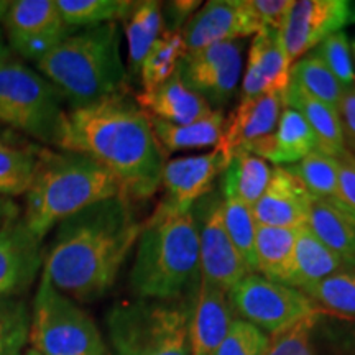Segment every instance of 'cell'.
<instances>
[{"mask_svg":"<svg viewBox=\"0 0 355 355\" xmlns=\"http://www.w3.org/2000/svg\"><path fill=\"white\" fill-rule=\"evenodd\" d=\"M186 53L188 50L180 32H171V30L163 32L162 37L146 53L144 63L140 66L139 74L144 91H150L170 79L176 73L178 64Z\"/></svg>","mask_w":355,"mask_h":355,"instance_id":"obj_33","label":"cell"},{"mask_svg":"<svg viewBox=\"0 0 355 355\" xmlns=\"http://www.w3.org/2000/svg\"><path fill=\"white\" fill-rule=\"evenodd\" d=\"M199 8H201V2H198V0H176V2L168 3V20L171 21L173 26H175L173 32H180L186 21H188Z\"/></svg>","mask_w":355,"mask_h":355,"instance_id":"obj_44","label":"cell"},{"mask_svg":"<svg viewBox=\"0 0 355 355\" xmlns=\"http://www.w3.org/2000/svg\"><path fill=\"white\" fill-rule=\"evenodd\" d=\"M8 58H10V48H8L2 28H0V63L7 61Z\"/></svg>","mask_w":355,"mask_h":355,"instance_id":"obj_47","label":"cell"},{"mask_svg":"<svg viewBox=\"0 0 355 355\" xmlns=\"http://www.w3.org/2000/svg\"><path fill=\"white\" fill-rule=\"evenodd\" d=\"M220 202V199H214L204 216L202 224L198 225L199 270L201 279L229 293L252 272L225 229Z\"/></svg>","mask_w":355,"mask_h":355,"instance_id":"obj_13","label":"cell"},{"mask_svg":"<svg viewBox=\"0 0 355 355\" xmlns=\"http://www.w3.org/2000/svg\"><path fill=\"white\" fill-rule=\"evenodd\" d=\"M122 194L115 178L87 155L40 148L21 219L40 241L76 212ZM123 196V194H122Z\"/></svg>","mask_w":355,"mask_h":355,"instance_id":"obj_4","label":"cell"},{"mask_svg":"<svg viewBox=\"0 0 355 355\" xmlns=\"http://www.w3.org/2000/svg\"><path fill=\"white\" fill-rule=\"evenodd\" d=\"M232 321L227 293L201 279L189 324L191 355H214Z\"/></svg>","mask_w":355,"mask_h":355,"instance_id":"obj_20","label":"cell"},{"mask_svg":"<svg viewBox=\"0 0 355 355\" xmlns=\"http://www.w3.org/2000/svg\"><path fill=\"white\" fill-rule=\"evenodd\" d=\"M40 146L0 144V194L20 196L28 189L37 168Z\"/></svg>","mask_w":355,"mask_h":355,"instance_id":"obj_34","label":"cell"},{"mask_svg":"<svg viewBox=\"0 0 355 355\" xmlns=\"http://www.w3.org/2000/svg\"><path fill=\"white\" fill-rule=\"evenodd\" d=\"M290 69L279 30H260L254 37L248 53L245 74L241 84V99H252L272 92L285 94L290 83Z\"/></svg>","mask_w":355,"mask_h":355,"instance_id":"obj_18","label":"cell"},{"mask_svg":"<svg viewBox=\"0 0 355 355\" xmlns=\"http://www.w3.org/2000/svg\"><path fill=\"white\" fill-rule=\"evenodd\" d=\"M286 170L296 176L311 198L332 201L337 188V173H339L337 158L314 150L295 165H288Z\"/></svg>","mask_w":355,"mask_h":355,"instance_id":"obj_36","label":"cell"},{"mask_svg":"<svg viewBox=\"0 0 355 355\" xmlns=\"http://www.w3.org/2000/svg\"><path fill=\"white\" fill-rule=\"evenodd\" d=\"M32 309L19 296H0V355H24Z\"/></svg>","mask_w":355,"mask_h":355,"instance_id":"obj_37","label":"cell"},{"mask_svg":"<svg viewBox=\"0 0 355 355\" xmlns=\"http://www.w3.org/2000/svg\"><path fill=\"white\" fill-rule=\"evenodd\" d=\"M28 344L42 355H107L94 319L43 273L33 300Z\"/></svg>","mask_w":355,"mask_h":355,"instance_id":"obj_8","label":"cell"},{"mask_svg":"<svg viewBox=\"0 0 355 355\" xmlns=\"http://www.w3.org/2000/svg\"><path fill=\"white\" fill-rule=\"evenodd\" d=\"M24 355H42V354H38L37 350H33V349H26L25 352H24Z\"/></svg>","mask_w":355,"mask_h":355,"instance_id":"obj_49","label":"cell"},{"mask_svg":"<svg viewBox=\"0 0 355 355\" xmlns=\"http://www.w3.org/2000/svg\"><path fill=\"white\" fill-rule=\"evenodd\" d=\"M352 48H354V53H355V42L352 43Z\"/></svg>","mask_w":355,"mask_h":355,"instance_id":"obj_51","label":"cell"},{"mask_svg":"<svg viewBox=\"0 0 355 355\" xmlns=\"http://www.w3.org/2000/svg\"><path fill=\"white\" fill-rule=\"evenodd\" d=\"M135 101L148 115L175 125L196 122L212 112L207 101L181 81L178 71L159 86L150 91H141Z\"/></svg>","mask_w":355,"mask_h":355,"instance_id":"obj_22","label":"cell"},{"mask_svg":"<svg viewBox=\"0 0 355 355\" xmlns=\"http://www.w3.org/2000/svg\"><path fill=\"white\" fill-rule=\"evenodd\" d=\"M63 96L19 60L0 63V125L40 144L60 148L66 125Z\"/></svg>","mask_w":355,"mask_h":355,"instance_id":"obj_7","label":"cell"},{"mask_svg":"<svg viewBox=\"0 0 355 355\" xmlns=\"http://www.w3.org/2000/svg\"><path fill=\"white\" fill-rule=\"evenodd\" d=\"M176 71L181 81L207 104L224 105L237 92L241 81L242 46L227 42L188 51Z\"/></svg>","mask_w":355,"mask_h":355,"instance_id":"obj_11","label":"cell"},{"mask_svg":"<svg viewBox=\"0 0 355 355\" xmlns=\"http://www.w3.org/2000/svg\"><path fill=\"white\" fill-rule=\"evenodd\" d=\"M201 282L199 230L193 211L162 201L141 225L130 286L140 300L176 301Z\"/></svg>","mask_w":355,"mask_h":355,"instance_id":"obj_3","label":"cell"},{"mask_svg":"<svg viewBox=\"0 0 355 355\" xmlns=\"http://www.w3.org/2000/svg\"><path fill=\"white\" fill-rule=\"evenodd\" d=\"M349 17L350 3L344 0L291 2L285 24L279 28L283 50L290 66L314 46H319L329 35L340 32Z\"/></svg>","mask_w":355,"mask_h":355,"instance_id":"obj_12","label":"cell"},{"mask_svg":"<svg viewBox=\"0 0 355 355\" xmlns=\"http://www.w3.org/2000/svg\"><path fill=\"white\" fill-rule=\"evenodd\" d=\"M306 227L347 268H355V220L326 199H313Z\"/></svg>","mask_w":355,"mask_h":355,"instance_id":"obj_24","label":"cell"},{"mask_svg":"<svg viewBox=\"0 0 355 355\" xmlns=\"http://www.w3.org/2000/svg\"><path fill=\"white\" fill-rule=\"evenodd\" d=\"M247 3L260 30L282 28L291 7V0H247Z\"/></svg>","mask_w":355,"mask_h":355,"instance_id":"obj_42","label":"cell"},{"mask_svg":"<svg viewBox=\"0 0 355 355\" xmlns=\"http://www.w3.org/2000/svg\"><path fill=\"white\" fill-rule=\"evenodd\" d=\"M96 159L130 201L150 199L162 186L166 152L150 115L127 92L71 109L60 148Z\"/></svg>","mask_w":355,"mask_h":355,"instance_id":"obj_2","label":"cell"},{"mask_svg":"<svg viewBox=\"0 0 355 355\" xmlns=\"http://www.w3.org/2000/svg\"><path fill=\"white\" fill-rule=\"evenodd\" d=\"M337 114H339L345 150L355 155V86L345 89Z\"/></svg>","mask_w":355,"mask_h":355,"instance_id":"obj_43","label":"cell"},{"mask_svg":"<svg viewBox=\"0 0 355 355\" xmlns=\"http://www.w3.org/2000/svg\"><path fill=\"white\" fill-rule=\"evenodd\" d=\"M191 314L186 300L114 304L105 318L114 355H191Z\"/></svg>","mask_w":355,"mask_h":355,"instance_id":"obj_6","label":"cell"},{"mask_svg":"<svg viewBox=\"0 0 355 355\" xmlns=\"http://www.w3.org/2000/svg\"><path fill=\"white\" fill-rule=\"evenodd\" d=\"M283 102H285V107L295 109L296 112L303 115L306 123L316 137L318 152L334 158L344 152L345 146L337 109L314 99L291 79L283 94Z\"/></svg>","mask_w":355,"mask_h":355,"instance_id":"obj_23","label":"cell"},{"mask_svg":"<svg viewBox=\"0 0 355 355\" xmlns=\"http://www.w3.org/2000/svg\"><path fill=\"white\" fill-rule=\"evenodd\" d=\"M155 137L165 152H175V150H196L207 148V146H217L224 128L225 117L222 110H212L209 115L199 119L196 122L186 123V125H175V123L165 122L162 119L152 117Z\"/></svg>","mask_w":355,"mask_h":355,"instance_id":"obj_27","label":"cell"},{"mask_svg":"<svg viewBox=\"0 0 355 355\" xmlns=\"http://www.w3.org/2000/svg\"><path fill=\"white\" fill-rule=\"evenodd\" d=\"M37 69L73 109L125 92L121 26L110 21L71 33L40 58Z\"/></svg>","mask_w":355,"mask_h":355,"instance_id":"obj_5","label":"cell"},{"mask_svg":"<svg viewBox=\"0 0 355 355\" xmlns=\"http://www.w3.org/2000/svg\"><path fill=\"white\" fill-rule=\"evenodd\" d=\"M349 21H355V7L350 8V17H349Z\"/></svg>","mask_w":355,"mask_h":355,"instance_id":"obj_50","label":"cell"},{"mask_svg":"<svg viewBox=\"0 0 355 355\" xmlns=\"http://www.w3.org/2000/svg\"><path fill=\"white\" fill-rule=\"evenodd\" d=\"M314 53L321 58L322 63L329 68L331 73L339 79L343 86H355V73L352 60H350V44L343 30L329 35Z\"/></svg>","mask_w":355,"mask_h":355,"instance_id":"obj_40","label":"cell"},{"mask_svg":"<svg viewBox=\"0 0 355 355\" xmlns=\"http://www.w3.org/2000/svg\"><path fill=\"white\" fill-rule=\"evenodd\" d=\"M222 220L225 229L232 239L234 245L241 252L252 273H257V257H255V239L257 224L254 216V207L248 206L239 198H222Z\"/></svg>","mask_w":355,"mask_h":355,"instance_id":"obj_35","label":"cell"},{"mask_svg":"<svg viewBox=\"0 0 355 355\" xmlns=\"http://www.w3.org/2000/svg\"><path fill=\"white\" fill-rule=\"evenodd\" d=\"M8 7H10V2H7V0H0V24H2V20H3V17H6Z\"/></svg>","mask_w":355,"mask_h":355,"instance_id":"obj_48","label":"cell"},{"mask_svg":"<svg viewBox=\"0 0 355 355\" xmlns=\"http://www.w3.org/2000/svg\"><path fill=\"white\" fill-rule=\"evenodd\" d=\"M343 268L347 266L322 242H319L306 225L300 229L295 248V270L290 282L291 288L304 293Z\"/></svg>","mask_w":355,"mask_h":355,"instance_id":"obj_26","label":"cell"},{"mask_svg":"<svg viewBox=\"0 0 355 355\" xmlns=\"http://www.w3.org/2000/svg\"><path fill=\"white\" fill-rule=\"evenodd\" d=\"M227 296L239 319L254 324L270 337L316 314V309L303 293L259 273H248Z\"/></svg>","mask_w":355,"mask_h":355,"instance_id":"obj_9","label":"cell"},{"mask_svg":"<svg viewBox=\"0 0 355 355\" xmlns=\"http://www.w3.org/2000/svg\"><path fill=\"white\" fill-rule=\"evenodd\" d=\"M8 48L35 63L74 33L61 19L55 0H15L2 20Z\"/></svg>","mask_w":355,"mask_h":355,"instance_id":"obj_10","label":"cell"},{"mask_svg":"<svg viewBox=\"0 0 355 355\" xmlns=\"http://www.w3.org/2000/svg\"><path fill=\"white\" fill-rule=\"evenodd\" d=\"M337 188L331 202L355 220V155L344 150L337 157Z\"/></svg>","mask_w":355,"mask_h":355,"instance_id":"obj_41","label":"cell"},{"mask_svg":"<svg viewBox=\"0 0 355 355\" xmlns=\"http://www.w3.org/2000/svg\"><path fill=\"white\" fill-rule=\"evenodd\" d=\"M285 102L283 94H261L252 99H241L229 119H225L219 144V150L225 166L235 153L243 152L247 146L265 139L277 127L282 117Z\"/></svg>","mask_w":355,"mask_h":355,"instance_id":"obj_16","label":"cell"},{"mask_svg":"<svg viewBox=\"0 0 355 355\" xmlns=\"http://www.w3.org/2000/svg\"><path fill=\"white\" fill-rule=\"evenodd\" d=\"M141 225L122 194L92 204L58 225L42 273L78 303L104 298L135 248Z\"/></svg>","mask_w":355,"mask_h":355,"instance_id":"obj_1","label":"cell"},{"mask_svg":"<svg viewBox=\"0 0 355 355\" xmlns=\"http://www.w3.org/2000/svg\"><path fill=\"white\" fill-rule=\"evenodd\" d=\"M0 144H8V145H28L30 141L20 139V135H17L15 132L8 130V128L0 125Z\"/></svg>","mask_w":355,"mask_h":355,"instance_id":"obj_46","label":"cell"},{"mask_svg":"<svg viewBox=\"0 0 355 355\" xmlns=\"http://www.w3.org/2000/svg\"><path fill=\"white\" fill-rule=\"evenodd\" d=\"M290 79L303 87L314 99L334 109L339 107V102L347 89L339 83V79L331 73L316 53H308L306 56L300 58L291 66Z\"/></svg>","mask_w":355,"mask_h":355,"instance_id":"obj_32","label":"cell"},{"mask_svg":"<svg viewBox=\"0 0 355 355\" xmlns=\"http://www.w3.org/2000/svg\"><path fill=\"white\" fill-rule=\"evenodd\" d=\"M311 201L313 198L286 166H273L270 183L254 206L255 220L268 227H304Z\"/></svg>","mask_w":355,"mask_h":355,"instance_id":"obj_19","label":"cell"},{"mask_svg":"<svg viewBox=\"0 0 355 355\" xmlns=\"http://www.w3.org/2000/svg\"><path fill=\"white\" fill-rule=\"evenodd\" d=\"M273 168L263 158L239 152L222 171V198H239L254 207L270 183Z\"/></svg>","mask_w":355,"mask_h":355,"instance_id":"obj_28","label":"cell"},{"mask_svg":"<svg viewBox=\"0 0 355 355\" xmlns=\"http://www.w3.org/2000/svg\"><path fill=\"white\" fill-rule=\"evenodd\" d=\"M316 150V137L311 130L303 115L295 109L285 107L275 130L243 152L263 158L275 166L295 165L306 155Z\"/></svg>","mask_w":355,"mask_h":355,"instance_id":"obj_21","label":"cell"},{"mask_svg":"<svg viewBox=\"0 0 355 355\" xmlns=\"http://www.w3.org/2000/svg\"><path fill=\"white\" fill-rule=\"evenodd\" d=\"M163 28H165V19H163L159 2H155V0L135 2L132 12L123 20L130 74L140 73V66L144 63L146 53L162 37Z\"/></svg>","mask_w":355,"mask_h":355,"instance_id":"obj_29","label":"cell"},{"mask_svg":"<svg viewBox=\"0 0 355 355\" xmlns=\"http://www.w3.org/2000/svg\"><path fill=\"white\" fill-rule=\"evenodd\" d=\"M319 322V314L303 319L298 324L270 337V345L265 355H319L314 332Z\"/></svg>","mask_w":355,"mask_h":355,"instance_id":"obj_38","label":"cell"},{"mask_svg":"<svg viewBox=\"0 0 355 355\" xmlns=\"http://www.w3.org/2000/svg\"><path fill=\"white\" fill-rule=\"evenodd\" d=\"M135 2L130 0H58L61 19L71 28H92L125 20Z\"/></svg>","mask_w":355,"mask_h":355,"instance_id":"obj_31","label":"cell"},{"mask_svg":"<svg viewBox=\"0 0 355 355\" xmlns=\"http://www.w3.org/2000/svg\"><path fill=\"white\" fill-rule=\"evenodd\" d=\"M270 336L254 324L234 318L227 336L224 337L214 355H265Z\"/></svg>","mask_w":355,"mask_h":355,"instance_id":"obj_39","label":"cell"},{"mask_svg":"<svg viewBox=\"0 0 355 355\" xmlns=\"http://www.w3.org/2000/svg\"><path fill=\"white\" fill-rule=\"evenodd\" d=\"M225 170V162L219 150L175 158L165 163L162 184L166 189L165 201L173 209L186 212L212 189L214 180Z\"/></svg>","mask_w":355,"mask_h":355,"instance_id":"obj_17","label":"cell"},{"mask_svg":"<svg viewBox=\"0 0 355 355\" xmlns=\"http://www.w3.org/2000/svg\"><path fill=\"white\" fill-rule=\"evenodd\" d=\"M303 295L319 314L355 321V268H343Z\"/></svg>","mask_w":355,"mask_h":355,"instance_id":"obj_30","label":"cell"},{"mask_svg":"<svg viewBox=\"0 0 355 355\" xmlns=\"http://www.w3.org/2000/svg\"><path fill=\"white\" fill-rule=\"evenodd\" d=\"M300 229L259 225L255 239L257 273L272 282L290 286Z\"/></svg>","mask_w":355,"mask_h":355,"instance_id":"obj_25","label":"cell"},{"mask_svg":"<svg viewBox=\"0 0 355 355\" xmlns=\"http://www.w3.org/2000/svg\"><path fill=\"white\" fill-rule=\"evenodd\" d=\"M43 241L17 219L0 227V296H20L43 270Z\"/></svg>","mask_w":355,"mask_h":355,"instance_id":"obj_15","label":"cell"},{"mask_svg":"<svg viewBox=\"0 0 355 355\" xmlns=\"http://www.w3.org/2000/svg\"><path fill=\"white\" fill-rule=\"evenodd\" d=\"M259 32L260 26L248 8L247 0H211L180 30L188 51L235 42Z\"/></svg>","mask_w":355,"mask_h":355,"instance_id":"obj_14","label":"cell"},{"mask_svg":"<svg viewBox=\"0 0 355 355\" xmlns=\"http://www.w3.org/2000/svg\"><path fill=\"white\" fill-rule=\"evenodd\" d=\"M20 219V206L13 201V198L0 194V227Z\"/></svg>","mask_w":355,"mask_h":355,"instance_id":"obj_45","label":"cell"}]
</instances>
